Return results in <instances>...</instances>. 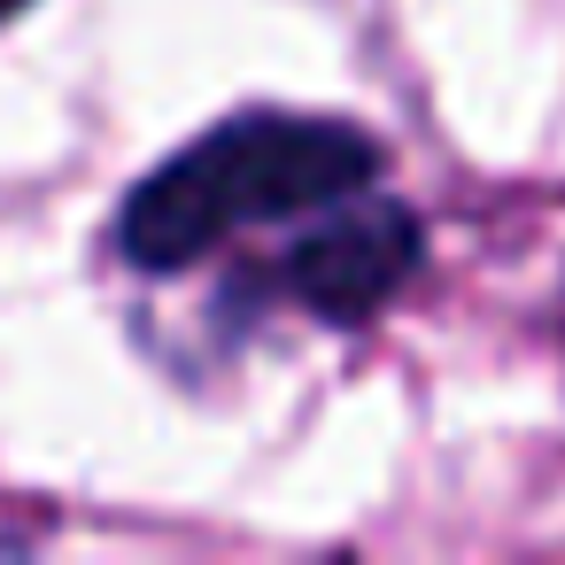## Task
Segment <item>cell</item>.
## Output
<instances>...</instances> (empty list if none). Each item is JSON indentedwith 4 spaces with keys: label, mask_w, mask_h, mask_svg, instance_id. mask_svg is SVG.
Segmentation results:
<instances>
[{
    "label": "cell",
    "mask_w": 565,
    "mask_h": 565,
    "mask_svg": "<svg viewBox=\"0 0 565 565\" xmlns=\"http://www.w3.org/2000/svg\"><path fill=\"white\" fill-rule=\"evenodd\" d=\"M387 148L326 109H233L171 148L109 217V256L140 279H179L248 233L302 225L326 202L380 186Z\"/></svg>",
    "instance_id": "obj_1"
},
{
    "label": "cell",
    "mask_w": 565,
    "mask_h": 565,
    "mask_svg": "<svg viewBox=\"0 0 565 565\" xmlns=\"http://www.w3.org/2000/svg\"><path fill=\"white\" fill-rule=\"evenodd\" d=\"M418 264H426V217L387 186H356L318 217H302L264 271L225 287L217 318L233 326V318H256L264 302H295L318 326H372L418 279Z\"/></svg>",
    "instance_id": "obj_2"
},
{
    "label": "cell",
    "mask_w": 565,
    "mask_h": 565,
    "mask_svg": "<svg viewBox=\"0 0 565 565\" xmlns=\"http://www.w3.org/2000/svg\"><path fill=\"white\" fill-rule=\"evenodd\" d=\"M24 9H32V0H0V24H17Z\"/></svg>",
    "instance_id": "obj_3"
}]
</instances>
